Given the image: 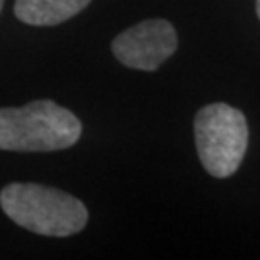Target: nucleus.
<instances>
[{"mask_svg":"<svg viewBox=\"0 0 260 260\" xmlns=\"http://www.w3.org/2000/svg\"><path fill=\"white\" fill-rule=\"evenodd\" d=\"M2 4H4V0H0V10H2Z\"/></svg>","mask_w":260,"mask_h":260,"instance_id":"7","label":"nucleus"},{"mask_svg":"<svg viewBox=\"0 0 260 260\" xmlns=\"http://www.w3.org/2000/svg\"><path fill=\"white\" fill-rule=\"evenodd\" d=\"M81 129L75 114L47 99L21 108H0V150H62L79 141Z\"/></svg>","mask_w":260,"mask_h":260,"instance_id":"2","label":"nucleus"},{"mask_svg":"<svg viewBox=\"0 0 260 260\" xmlns=\"http://www.w3.org/2000/svg\"><path fill=\"white\" fill-rule=\"evenodd\" d=\"M177 48V33L166 19H147L125 29L112 43V52L123 66L154 72Z\"/></svg>","mask_w":260,"mask_h":260,"instance_id":"4","label":"nucleus"},{"mask_svg":"<svg viewBox=\"0 0 260 260\" xmlns=\"http://www.w3.org/2000/svg\"><path fill=\"white\" fill-rule=\"evenodd\" d=\"M195 141L199 158L210 176H233L241 166L249 143L245 114L223 103L201 108L195 116Z\"/></svg>","mask_w":260,"mask_h":260,"instance_id":"3","label":"nucleus"},{"mask_svg":"<svg viewBox=\"0 0 260 260\" xmlns=\"http://www.w3.org/2000/svg\"><path fill=\"white\" fill-rule=\"evenodd\" d=\"M256 14H258V18H260V0H256Z\"/></svg>","mask_w":260,"mask_h":260,"instance_id":"6","label":"nucleus"},{"mask_svg":"<svg viewBox=\"0 0 260 260\" xmlns=\"http://www.w3.org/2000/svg\"><path fill=\"white\" fill-rule=\"evenodd\" d=\"M91 4V0H16L14 14L27 25H58Z\"/></svg>","mask_w":260,"mask_h":260,"instance_id":"5","label":"nucleus"},{"mask_svg":"<svg viewBox=\"0 0 260 260\" xmlns=\"http://www.w3.org/2000/svg\"><path fill=\"white\" fill-rule=\"evenodd\" d=\"M0 206L12 222L47 237H68L87 225V206L60 189L39 183H10L0 193Z\"/></svg>","mask_w":260,"mask_h":260,"instance_id":"1","label":"nucleus"}]
</instances>
